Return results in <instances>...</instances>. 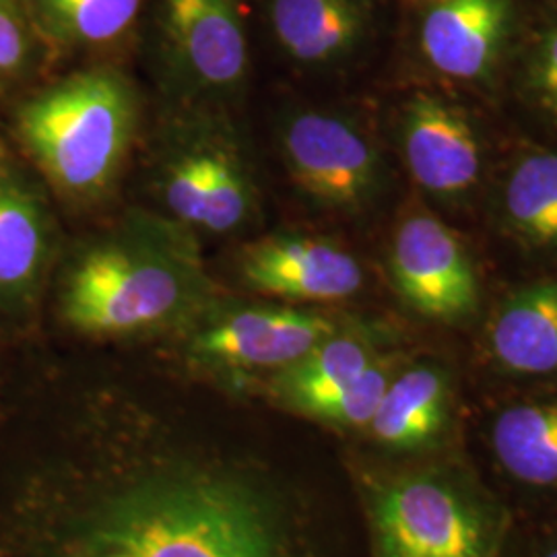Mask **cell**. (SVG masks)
<instances>
[{
    "instance_id": "cell-7",
    "label": "cell",
    "mask_w": 557,
    "mask_h": 557,
    "mask_svg": "<svg viewBox=\"0 0 557 557\" xmlns=\"http://www.w3.org/2000/svg\"><path fill=\"white\" fill-rule=\"evenodd\" d=\"M391 271L400 298L423 317L458 320L478 308V277L469 255L434 215L418 213L400 223Z\"/></svg>"
},
{
    "instance_id": "cell-17",
    "label": "cell",
    "mask_w": 557,
    "mask_h": 557,
    "mask_svg": "<svg viewBox=\"0 0 557 557\" xmlns=\"http://www.w3.org/2000/svg\"><path fill=\"white\" fill-rule=\"evenodd\" d=\"M41 38L59 48H96L124 38L143 0H23Z\"/></svg>"
},
{
    "instance_id": "cell-11",
    "label": "cell",
    "mask_w": 557,
    "mask_h": 557,
    "mask_svg": "<svg viewBox=\"0 0 557 557\" xmlns=\"http://www.w3.org/2000/svg\"><path fill=\"white\" fill-rule=\"evenodd\" d=\"M52 220L36 186L9 168L0 174V317L32 312L52 260Z\"/></svg>"
},
{
    "instance_id": "cell-24",
    "label": "cell",
    "mask_w": 557,
    "mask_h": 557,
    "mask_svg": "<svg viewBox=\"0 0 557 557\" xmlns=\"http://www.w3.org/2000/svg\"><path fill=\"white\" fill-rule=\"evenodd\" d=\"M50 537V535H48ZM48 557H103L100 554H94V552H87V549H81L75 547L66 541H60L57 537H50V547H48Z\"/></svg>"
},
{
    "instance_id": "cell-10",
    "label": "cell",
    "mask_w": 557,
    "mask_h": 557,
    "mask_svg": "<svg viewBox=\"0 0 557 557\" xmlns=\"http://www.w3.org/2000/svg\"><path fill=\"white\" fill-rule=\"evenodd\" d=\"M239 275L257 292L301 301H333L358 294V260L329 239L269 236L239 252Z\"/></svg>"
},
{
    "instance_id": "cell-18",
    "label": "cell",
    "mask_w": 557,
    "mask_h": 557,
    "mask_svg": "<svg viewBox=\"0 0 557 557\" xmlns=\"http://www.w3.org/2000/svg\"><path fill=\"white\" fill-rule=\"evenodd\" d=\"M374 361L363 341L331 335L308 356L278 370L277 393L287 405L308 413L358 380Z\"/></svg>"
},
{
    "instance_id": "cell-16",
    "label": "cell",
    "mask_w": 557,
    "mask_h": 557,
    "mask_svg": "<svg viewBox=\"0 0 557 557\" xmlns=\"http://www.w3.org/2000/svg\"><path fill=\"white\" fill-rule=\"evenodd\" d=\"M446 380L434 368H413L388 382L370 421L376 438L395 448H416L434 438L446 418Z\"/></svg>"
},
{
    "instance_id": "cell-13",
    "label": "cell",
    "mask_w": 557,
    "mask_h": 557,
    "mask_svg": "<svg viewBox=\"0 0 557 557\" xmlns=\"http://www.w3.org/2000/svg\"><path fill=\"white\" fill-rule=\"evenodd\" d=\"M506 0H442L421 27V46L440 73L483 77L498 57L508 25Z\"/></svg>"
},
{
    "instance_id": "cell-4",
    "label": "cell",
    "mask_w": 557,
    "mask_h": 557,
    "mask_svg": "<svg viewBox=\"0 0 557 557\" xmlns=\"http://www.w3.org/2000/svg\"><path fill=\"white\" fill-rule=\"evenodd\" d=\"M160 190L176 220L211 234L236 232L257 209V186L238 140L213 126L184 133L168 149Z\"/></svg>"
},
{
    "instance_id": "cell-21",
    "label": "cell",
    "mask_w": 557,
    "mask_h": 557,
    "mask_svg": "<svg viewBox=\"0 0 557 557\" xmlns=\"http://www.w3.org/2000/svg\"><path fill=\"white\" fill-rule=\"evenodd\" d=\"M388 382H391L388 370L379 361H374L349 386L338 391L337 395L314 405L308 411V416L341 423V425H366L374 418Z\"/></svg>"
},
{
    "instance_id": "cell-19",
    "label": "cell",
    "mask_w": 557,
    "mask_h": 557,
    "mask_svg": "<svg viewBox=\"0 0 557 557\" xmlns=\"http://www.w3.org/2000/svg\"><path fill=\"white\" fill-rule=\"evenodd\" d=\"M499 462L531 485L557 483V405H520L504 411L494 428Z\"/></svg>"
},
{
    "instance_id": "cell-6",
    "label": "cell",
    "mask_w": 557,
    "mask_h": 557,
    "mask_svg": "<svg viewBox=\"0 0 557 557\" xmlns=\"http://www.w3.org/2000/svg\"><path fill=\"white\" fill-rule=\"evenodd\" d=\"M376 529L384 557H483L478 515L432 479H405L380 494Z\"/></svg>"
},
{
    "instance_id": "cell-3",
    "label": "cell",
    "mask_w": 557,
    "mask_h": 557,
    "mask_svg": "<svg viewBox=\"0 0 557 557\" xmlns=\"http://www.w3.org/2000/svg\"><path fill=\"white\" fill-rule=\"evenodd\" d=\"M202 289L190 246L172 234L108 239L66 271L60 312L87 335H131L172 322Z\"/></svg>"
},
{
    "instance_id": "cell-22",
    "label": "cell",
    "mask_w": 557,
    "mask_h": 557,
    "mask_svg": "<svg viewBox=\"0 0 557 557\" xmlns=\"http://www.w3.org/2000/svg\"><path fill=\"white\" fill-rule=\"evenodd\" d=\"M36 38L23 0H0V81L21 79L29 71Z\"/></svg>"
},
{
    "instance_id": "cell-8",
    "label": "cell",
    "mask_w": 557,
    "mask_h": 557,
    "mask_svg": "<svg viewBox=\"0 0 557 557\" xmlns=\"http://www.w3.org/2000/svg\"><path fill=\"white\" fill-rule=\"evenodd\" d=\"M161 27L176 71L209 94L238 89L248 73L242 0H163Z\"/></svg>"
},
{
    "instance_id": "cell-5",
    "label": "cell",
    "mask_w": 557,
    "mask_h": 557,
    "mask_svg": "<svg viewBox=\"0 0 557 557\" xmlns=\"http://www.w3.org/2000/svg\"><path fill=\"white\" fill-rule=\"evenodd\" d=\"M289 176L308 199L337 211H359L376 197L380 158L370 139L347 120L301 112L281 128Z\"/></svg>"
},
{
    "instance_id": "cell-12",
    "label": "cell",
    "mask_w": 557,
    "mask_h": 557,
    "mask_svg": "<svg viewBox=\"0 0 557 557\" xmlns=\"http://www.w3.org/2000/svg\"><path fill=\"white\" fill-rule=\"evenodd\" d=\"M403 149L413 178L434 195L458 197L478 182V137L467 119L444 101L419 96L409 103Z\"/></svg>"
},
{
    "instance_id": "cell-1",
    "label": "cell",
    "mask_w": 557,
    "mask_h": 557,
    "mask_svg": "<svg viewBox=\"0 0 557 557\" xmlns=\"http://www.w3.org/2000/svg\"><path fill=\"white\" fill-rule=\"evenodd\" d=\"M50 537L103 557H289L277 506L223 471L153 462L101 478Z\"/></svg>"
},
{
    "instance_id": "cell-20",
    "label": "cell",
    "mask_w": 557,
    "mask_h": 557,
    "mask_svg": "<svg viewBox=\"0 0 557 557\" xmlns=\"http://www.w3.org/2000/svg\"><path fill=\"white\" fill-rule=\"evenodd\" d=\"M504 207L522 238L557 246V153L520 161L506 184Z\"/></svg>"
},
{
    "instance_id": "cell-25",
    "label": "cell",
    "mask_w": 557,
    "mask_h": 557,
    "mask_svg": "<svg viewBox=\"0 0 557 557\" xmlns=\"http://www.w3.org/2000/svg\"><path fill=\"white\" fill-rule=\"evenodd\" d=\"M11 168V161H9V151H7V147H4V143L0 139V174L2 172H7Z\"/></svg>"
},
{
    "instance_id": "cell-15",
    "label": "cell",
    "mask_w": 557,
    "mask_h": 557,
    "mask_svg": "<svg viewBox=\"0 0 557 557\" xmlns=\"http://www.w3.org/2000/svg\"><path fill=\"white\" fill-rule=\"evenodd\" d=\"M492 347L499 363L518 374L557 370V278L531 285L504 304Z\"/></svg>"
},
{
    "instance_id": "cell-2",
    "label": "cell",
    "mask_w": 557,
    "mask_h": 557,
    "mask_svg": "<svg viewBox=\"0 0 557 557\" xmlns=\"http://www.w3.org/2000/svg\"><path fill=\"white\" fill-rule=\"evenodd\" d=\"M135 94L112 69L81 71L17 108L15 131L48 182L71 199L106 193L131 149Z\"/></svg>"
},
{
    "instance_id": "cell-27",
    "label": "cell",
    "mask_w": 557,
    "mask_h": 557,
    "mask_svg": "<svg viewBox=\"0 0 557 557\" xmlns=\"http://www.w3.org/2000/svg\"><path fill=\"white\" fill-rule=\"evenodd\" d=\"M428 2H432V4H436V2H442V0H428Z\"/></svg>"
},
{
    "instance_id": "cell-26",
    "label": "cell",
    "mask_w": 557,
    "mask_h": 557,
    "mask_svg": "<svg viewBox=\"0 0 557 557\" xmlns=\"http://www.w3.org/2000/svg\"><path fill=\"white\" fill-rule=\"evenodd\" d=\"M547 557H557V549H554V552H552Z\"/></svg>"
},
{
    "instance_id": "cell-23",
    "label": "cell",
    "mask_w": 557,
    "mask_h": 557,
    "mask_svg": "<svg viewBox=\"0 0 557 557\" xmlns=\"http://www.w3.org/2000/svg\"><path fill=\"white\" fill-rule=\"evenodd\" d=\"M537 85L545 106L557 116V32L545 41L539 57Z\"/></svg>"
},
{
    "instance_id": "cell-9",
    "label": "cell",
    "mask_w": 557,
    "mask_h": 557,
    "mask_svg": "<svg viewBox=\"0 0 557 557\" xmlns=\"http://www.w3.org/2000/svg\"><path fill=\"white\" fill-rule=\"evenodd\" d=\"M335 324L289 308H244L209 322L190 341L195 358L232 370H283L308 356Z\"/></svg>"
},
{
    "instance_id": "cell-14",
    "label": "cell",
    "mask_w": 557,
    "mask_h": 557,
    "mask_svg": "<svg viewBox=\"0 0 557 557\" xmlns=\"http://www.w3.org/2000/svg\"><path fill=\"white\" fill-rule=\"evenodd\" d=\"M269 21L278 46L304 64L349 54L368 25L366 0H271Z\"/></svg>"
}]
</instances>
